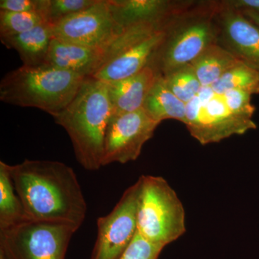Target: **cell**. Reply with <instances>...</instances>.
I'll return each instance as SVG.
<instances>
[{
	"label": "cell",
	"mask_w": 259,
	"mask_h": 259,
	"mask_svg": "<svg viewBox=\"0 0 259 259\" xmlns=\"http://www.w3.org/2000/svg\"><path fill=\"white\" fill-rule=\"evenodd\" d=\"M9 171L29 219L79 228L86 218V200L77 176L62 162L25 159Z\"/></svg>",
	"instance_id": "1"
},
{
	"label": "cell",
	"mask_w": 259,
	"mask_h": 259,
	"mask_svg": "<svg viewBox=\"0 0 259 259\" xmlns=\"http://www.w3.org/2000/svg\"><path fill=\"white\" fill-rule=\"evenodd\" d=\"M221 2L174 3L163 20L164 38L150 66L164 76L190 64L207 48L219 42Z\"/></svg>",
	"instance_id": "2"
},
{
	"label": "cell",
	"mask_w": 259,
	"mask_h": 259,
	"mask_svg": "<svg viewBox=\"0 0 259 259\" xmlns=\"http://www.w3.org/2000/svg\"><path fill=\"white\" fill-rule=\"evenodd\" d=\"M112 114L108 83L90 76L74 100L54 117L69 135L76 161L88 171L102 166L105 131Z\"/></svg>",
	"instance_id": "3"
},
{
	"label": "cell",
	"mask_w": 259,
	"mask_h": 259,
	"mask_svg": "<svg viewBox=\"0 0 259 259\" xmlns=\"http://www.w3.org/2000/svg\"><path fill=\"white\" fill-rule=\"evenodd\" d=\"M85 76L44 66H22L0 81V100L21 107H35L53 117L69 105Z\"/></svg>",
	"instance_id": "4"
},
{
	"label": "cell",
	"mask_w": 259,
	"mask_h": 259,
	"mask_svg": "<svg viewBox=\"0 0 259 259\" xmlns=\"http://www.w3.org/2000/svg\"><path fill=\"white\" fill-rule=\"evenodd\" d=\"M139 181L138 233L164 248L185 233L183 204L163 177L143 175Z\"/></svg>",
	"instance_id": "5"
},
{
	"label": "cell",
	"mask_w": 259,
	"mask_h": 259,
	"mask_svg": "<svg viewBox=\"0 0 259 259\" xmlns=\"http://www.w3.org/2000/svg\"><path fill=\"white\" fill-rule=\"evenodd\" d=\"M79 228L32 220L0 230V255L5 259H65Z\"/></svg>",
	"instance_id": "6"
},
{
	"label": "cell",
	"mask_w": 259,
	"mask_h": 259,
	"mask_svg": "<svg viewBox=\"0 0 259 259\" xmlns=\"http://www.w3.org/2000/svg\"><path fill=\"white\" fill-rule=\"evenodd\" d=\"M185 125L191 136L202 145L218 143L233 135H243L256 129L253 120L236 115L226 106L222 95L211 88H202L187 104Z\"/></svg>",
	"instance_id": "7"
},
{
	"label": "cell",
	"mask_w": 259,
	"mask_h": 259,
	"mask_svg": "<svg viewBox=\"0 0 259 259\" xmlns=\"http://www.w3.org/2000/svg\"><path fill=\"white\" fill-rule=\"evenodd\" d=\"M139 180L128 187L111 212L97 219V236L90 259H120L138 233Z\"/></svg>",
	"instance_id": "8"
},
{
	"label": "cell",
	"mask_w": 259,
	"mask_h": 259,
	"mask_svg": "<svg viewBox=\"0 0 259 259\" xmlns=\"http://www.w3.org/2000/svg\"><path fill=\"white\" fill-rule=\"evenodd\" d=\"M124 30L114 18L109 0H98L91 8L53 25L56 38L104 54Z\"/></svg>",
	"instance_id": "9"
},
{
	"label": "cell",
	"mask_w": 259,
	"mask_h": 259,
	"mask_svg": "<svg viewBox=\"0 0 259 259\" xmlns=\"http://www.w3.org/2000/svg\"><path fill=\"white\" fill-rule=\"evenodd\" d=\"M160 124L141 108L120 115H112L105 131L102 166L122 164L138 159L144 144L153 137Z\"/></svg>",
	"instance_id": "10"
},
{
	"label": "cell",
	"mask_w": 259,
	"mask_h": 259,
	"mask_svg": "<svg viewBox=\"0 0 259 259\" xmlns=\"http://www.w3.org/2000/svg\"><path fill=\"white\" fill-rule=\"evenodd\" d=\"M164 36L161 27L151 35L130 36L117 42L91 77L110 83L138 74L151 65Z\"/></svg>",
	"instance_id": "11"
},
{
	"label": "cell",
	"mask_w": 259,
	"mask_h": 259,
	"mask_svg": "<svg viewBox=\"0 0 259 259\" xmlns=\"http://www.w3.org/2000/svg\"><path fill=\"white\" fill-rule=\"evenodd\" d=\"M218 44L259 75V27L221 1Z\"/></svg>",
	"instance_id": "12"
},
{
	"label": "cell",
	"mask_w": 259,
	"mask_h": 259,
	"mask_svg": "<svg viewBox=\"0 0 259 259\" xmlns=\"http://www.w3.org/2000/svg\"><path fill=\"white\" fill-rule=\"evenodd\" d=\"M103 58V51L64 41L54 37L45 65L90 77L100 69Z\"/></svg>",
	"instance_id": "13"
},
{
	"label": "cell",
	"mask_w": 259,
	"mask_h": 259,
	"mask_svg": "<svg viewBox=\"0 0 259 259\" xmlns=\"http://www.w3.org/2000/svg\"><path fill=\"white\" fill-rule=\"evenodd\" d=\"M157 78V73L148 66L134 76L107 83L112 115L128 113L142 108L146 97Z\"/></svg>",
	"instance_id": "14"
},
{
	"label": "cell",
	"mask_w": 259,
	"mask_h": 259,
	"mask_svg": "<svg viewBox=\"0 0 259 259\" xmlns=\"http://www.w3.org/2000/svg\"><path fill=\"white\" fill-rule=\"evenodd\" d=\"M53 38V25L49 23L18 35L0 37L5 47L18 53L23 66L32 67L45 65Z\"/></svg>",
	"instance_id": "15"
},
{
	"label": "cell",
	"mask_w": 259,
	"mask_h": 259,
	"mask_svg": "<svg viewBox=\"0 0 259 259\" xmlns=\"http://www.w3.org/2000/svg\"><path fill=\"white\" fill-rule=\"evenodd\" d=\"M114 18L125 28L132 24L149 21L161 23L173 3L161 0H109Z\"/></svg>",
	"instance_id": "16"
},
{
	"label": "cell",
	"mask_w": 259,
	"mask_h": 259,
	"mask_svg": "<svg viewBox=\"0 0 259 259\" xmlns=\"http://www.w3.org/2000/svg\"><path fill=\"white\" fill-rule=\"evenodd\" d=\"M142 108L159 124L165 120H176L185 124L187 120V105L168 90L162 76H158Z\"/></svg>",
	"instance_id": "17"
},
{
	"label": "cell",
	"mask_w": 259,
	"mask_h": 259,
	"mask_svg": "<svg viewBox=\"0 0 259 259\" xmlns=\"http://www.w3.org/2000/svg\"><path fill=\"white\" fill-rule=\"evenodd\" d=\"M241 61L218 44L209 46L191 63L202 88H209Z\"/></svg>",
	"instance_id": "18"
},
{
	"label": "cell",
	"mask_w": 259,
	"mask_h": 259,
	"mask_svg": "<svg viewBox=\"0 0 259 259\" xmlns=\"http://www.w3.org/2000/svg\"><path fill=\"white\" fill-rule=\"evenodd\" d=\"M23 204L15 190L9 164L0 161V230L28 221Z\"/></svg>",
	"instance_id": "19"
},
{
	"label": "cell",
	"mask_w": 259,
	"mask_h": 259,
	"mask_svg": "<svg viewBox=\"0 0 259 259\" xmlns=\"http://www.w3.org/2000/svg\"><path fill=\"white\" fill-rule=\"evenodd\" d=\"M209 88L218 95H223L230 90H242L252 95H258L259 75L241 62L228 70L217 82Z\"/></svg>",
	"instance_id": "20"
},
{
	"label": "cell",
	"mask_w": 259,
	"mask_h": 259,
	"mask_svg": "<svg viewBox=\"0 0 259 259\" xmlns=\"http://www.w3.org/2000/svg\"><path fill=\"white\" fill-rule=\"evenodd\" d=\"M167 88L186 105L198 95L202 86L191 64L162 76Z\"/></svg>",
	"instance_id": "21"
},
{
	"label": "cell",
	"mask_w": 259,
	"mask_h": 259,
	"mask_svg": "<svg viewBox=\"0 0 259 259\" xmlns=\"http://www.w3.org/2000/svg\"><path fill=\"white\" fill-rule=\"evenodd\" d=\"M46 23L49 22L44 13L0 10V37L23 33Z\"/></svg>",
	"instance_id": "22"
},
{
	"label": "cell",
	"mask_w": 259,
	"mask_h": 259,
	"mask_svg": "<svg viewBox=\"0 0 259 259\" xmlns=\"http://www.w3.org/2000/svg\"><path fill=\"white\" fill-rule=\"evenodd\" d=\"M98 0H50L47 12L48 22L53 25L63 19L91 8Z\"/></svg>",
	"instance_id": "23"
},
{
	"label": "cell",
	"mask_w": 259,
	"mask_h": 259,
	"mask_svg": "<svg viewBox=\"0 0 259 259\" xmlns=\"http://www.w3.org/2000/svg\"><path fill=\"white\" fill-rule=\"evenodd\" d=\"M221 95L231 112L243 118L253 120L255 107L251 102V94L242 90H230Z\"/></svg>",
	"instance_id": "24"
},
{
	"label": "cell",
	"mask_w": 259,
	"mask_h": 259,
	"mask_svg": "<svg viewBox=\"0 0 259 259\" xmlns=\"http://www.w3.org/2000/svg\"><path fill=\"white\" fill-rule=\"evenodd\" d=\"M162 247L153 244L137 233L120 259H158Z\"/></svg>",
	"instance_id": "25"
},
{
	"label": "cell",
	"mask_w": 259,
	"mask_h": 259,
	"mask_svg": "<svg viewBox=\"0 0 259 259\" xmlns=\"http://www.w3.org/2000/svg\"><path fill=\"white\" fill-rule=\"evenodd\" d=\"M49 3L50 0H1L0 10L17 13H42L47 16Z\"/></svg>",
	"instance_id": "26"
},
{
	"label": "cell",
	"mask_w": 259,
	"mask_h": 259,
	"mask_svg": "<svg viewBox=\"0 0 259 259\" xmlns=\"http://www.w3.org/2000/svg\"><path fill=\"white\" fill-rule=\"evenodd\" d=\"M225 3L230 8L241 12L259 15V0H229Z\"/></svg>",
	"instance_id": "27"
},
{
	"label": "cell",
	"mask_w": 259,
	"mask_h": 259,
	"mask_svg": "<svg viewBox=\"0 0 259 259\" xmlns=\"http://www.w3.org/2000/svg\"><path fill=\"white\" fill-rule=\"evenodd\" d=\"M241 13V12H240ZM242 14L244 15L245 18L248 19L250 21H251L252 23L255 24V25H258L259 27V15L253 14V13H241Z\"/></svg>",
	"instance_id": "28"
},
{
	"label": "cell",
	"mask_w": 259,
	"mask_h": 259,
	"mask_svg": "<svg viewBox=\"0 0 259 259\" xmlns=\"http://www.w3.org/2000/svg\"><path fill=\"white\" fill-rule=\"evenodd\" d=\"M0 259H5L3 258V256H2V255H0Z\"/></svg>",
	"instance_id": "29"
}]
</instances>
